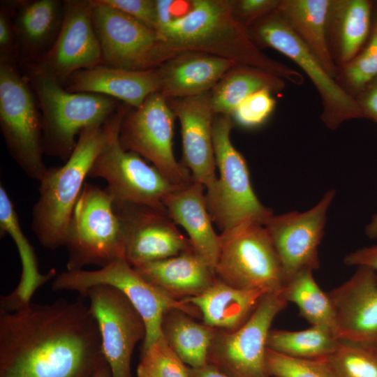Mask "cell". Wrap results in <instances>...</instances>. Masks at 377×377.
<instances>
[{
	"label": "cell",
	"mask_w": 377,
	"mask_h": 377,
	"mask_svg": "<svg viewBox=\"0 0 377 377\" xmlns=\"http://www.w3.org/2000/svg\"><path fill=\"white\" fill-rule=\"evenodd\" d=\"M286 87L285 80L264 70L237 64L210 91L213 113L231 117L235 108L250 95L267 89L279 93Z\"/></svg>",
	"instance_id": "cell-29"
},
{
	"label": "cell",
	"mask_w": 377,
	"mask_h": 377,
	"mask_svg": "<svg viewBox=\"0 0 377 377\" xmlns=\"http://www.w3.org/2000/svg\"><path fill=\"white\" fill-rule=\"evenodd\" d=\"M138 377H191L188 368L162 336L142 348Z\"/></svg>",
	"instance_id": "cell-36"
},
{
	"label": "cell",
	"mask_w": 377,
	"mask_h": 377,
	"mask_svg": "<svg viewBox=\"0 0 377 377\" xmlns=\"http://www.w3.org/2000/svg\"><path fill=\"white\" fill-rule=\"evenodd\" d=\"M282 290L265 294L238 329L216 330L208 361L233 377H269L266 366L267 339L275 317L287 306Z\"/></svg>",
	"instance_id": "cell-14"
},
{
	"label": "cell",
	"mask_w": 377,
	"mask_h": 377,
	"mask_svg": "<svg viewBox=\"0 0 377 377\" xmlns=\"http://www.w3.org/2000/svg\"><path fill=\"white\" fill-rule=\"evenodd\" d=\"M156 31L157 13L156 0H100Z\"/></svg>",
	"instance_id": "cell-39"
},
{
	"label": "cell",
	"mask_w": 377,
	"mask_h": 377,
	"mask_svg": "<svg viewBox=\"0 0 377 377\" xmlns=\"http://www.w3.org/2000/svg\"><path fill=\"white\" fill-rule=\"evenodd\" d=\"M0 62L19 63V51L8 1L0 6Z\"/></svg>",
	"instance_id": "cell-40"
},
{
	"label": "cell",
	"mask_w": 377,
	"mask_h": 377,
	"mask_svg": "<svg viewBox=\"0 0 377 377\" xmlns=\"http://www.w3.org/2000/svg\"><path fill=\"white\" fill-rule=\"evenodd\" d=\"M62 25L50 49L29 66L61 84L75 72L103 64L91 17V0H64Z\"/></svg>",
	"instance_id": "cell-17"
},
{
	"label": "cell",
	"mask_w": 377,
	"mask_h": 377,
	"mask_svg": "<svg viewBox=\"0 0 377 377\" xmlns=\"http://www.w3.org/2000/svg\"><path fill=\"white\" fill-rule=\"evenodd\" d=\"M338 341L329 330L311 325L300 331L270 330L267 348L293 357L324 360L332 353Z\"/></svg>",
	"instance_id": "cell-33"
},
{
	"label": "cell",
	"mask_w": 377,
	"mask_h": 377,
	"mask_svg": "<svg viewBox=\"0 0 377 377\" xmlns=\"http://www.w3.org/2000/svg\"><path fill=\"white\" fill-rule=\"evenodd\" d=\"M0 128L13 160L29 178L41 180L48 170L41 114L28 78L15 63L0 62Z\"/></svg>",
	"instance_id": "cell-7"
},
{
	"label": "cell",
	"mask_w": 377,
	"mask_h": 377,
	"mask_svg": "<svg viewBox=\"0 0 377 377\" xmlns=\"http://www.w3.org/2000/svg\"><path fill=\"white\" fill-rule=\"evenodd\" d=\"M373 347H374L376 348V350H377V346H373Z\"/></svg>",
	"instance_id": "cell-47"
},
{
	"label": "cell",
	"mask_w": 377,
	"mask_h": 377,
	"mask_svg": "<svg viewBox=\"0 0 377 377\" xmlns=\"http://www.w3.org/2000/svg\"><path fill=\"white\" fill-rule=\"evenodd\" d=\"M313 272L304 269L297 272L286 283L283 295L288 302L297 306L300 316L311 325L326 329L336 337V317L332 302L315 281Z\"/></svg>",
	"instance_id": "cell-32"
},
{
	"label": "cell",
	"mask_w": 377,
	"mask_h": 377,
	"mask_svg": "<svg viewBox=\"0 0 377 377\" xmlns=\"http://www.w3.org/2000/svg\"><path fill=\"white\" fill-rule=\"evenodd\" d=\"M266 366L269 375L275 377H338L327 359L293 357L268 348Z\"/></svg>",
	"instance_id": "cell-37"
},
{
	"label": "cell",
	"mask_w": 377,
	"mask_h": 377,
	"mask_svg": "<svg viewBox=\"0 0 377 377\" xmlns=\"http://www.w3.org/2000/svg\"><path fill=\"white\" fill-rule=\"evenodd\" d=\"M343 262L350 266H365L374 269L377 275V245L357 249L344 258Z\"/></svg>",
	"instance_id": "cell-43"
},
{
	"label": "cell",
	"mask_w": 377,
	"mask_h": 377,
	"mask_svg": "<svg viewBox=\"0 0 377 377\" xmlns=\"http://www.w3.org/2000/svg\"><path fill=\"white\" fill-rule=\"evenodd\" d=\"M67 270L103 267L124 258V237L113 201L105 188L85 183L69 221L64 246Z\"/></svg>",
	"instance_id": "cell-6"
},
{
	"label": "cell",
	"mask_w": 377,
	"mask_h": 377,
	"mask_svg": "<svg viewBox=\"0 0 377 377\" xmlns=\"http://www.w3.org/2000/svg\"><path fill=\"white\" fill-rule=\"evenodd\" d=\"M181 126L182 159L193 181L205 189L216 181V161L213 142L214 114L210 91L192 97L167 99Z\"/></svg>",
	"instance_id": "cell-20"
},
{
	"label": "cell",
	"mask_w": 377,
	"mask_h": 377,
	"mask_svg": "<svg viewBox=\"0 0 377 377\" xmlns=\"http://www.w3.org/2000/svg\"><path fill=\"white\" fill-rule=\"evenodd\" d=\"M98 325L103 355L112 377H132L131 362L137 343L145 341L144 319L129 299L118 288L108 285L94 286L84 299Z\"/></svg>",
	"instance_id": "cell-15"
},
{
	"label": "cell",
	"mask_w": 377,
	"mask_h": 377,
	"mask_svg": "<svg viewBox=\"0 0 377 377\" xmlns=\"http://www.w3.org/2000/svg\"><path fill=\"white\" fill-rule=\"evenodd\" d=\"M108 285L120 290L129 299L145 320L147 334L142 343L145 348L162 336L161 323L166 312L177 309L191 316L199 311L185 300H177L143 279L124 258H118L105 267L94 270L66 271L58 274L52 283L54 291H75L80 297L90 288Z\"/></svg>",
	"instance_id": "cell-9"
},
{
	"label": "cell",
	"mask_w": 377,
	"mask_h": 377,
	"mask_svg": "<svg viewBox=\"0 0 377 377\" xmlns=\"http://www.w3.org/2000/svg\"><path fill=\"white\" fill-rule=\"evenodd\" d=\"M345 282L330 291L339 340L377 346V275L360 266Z\"/></svg>",
	"instance_id": "cell-19"
},
{
	"label": "cell",
	"mask_w": 377,
	"mask_h": 377,
	"mask_svg": "<svg viewBox=\"0 0 377 377\" xmlns=\"http://www.w3.org/2000/svg\"><path fill=\"white\" fill-rule=\"evenodd\" d=\"M156 31L169 59L184 52H202L264 70L295 84L304 82L300 73L269 57L253 43L235 15L234 0L191 1L187 12Z\"/></svg>",
	"instance_id": "cell-2"
},
{
	"label": "cell",
	"mask_w": 377,
	"mask_h": 377,
	"mask_svg": "<svg viewBox=\"0 0 377 377\" xmlns=\"http://www.w3.org/2000/svg\"><path fill=\"white\" fill-rule=\"evenodd\" d=\"M133 267L146 281L177 300L201 295L216 279L213 268L193 249Z\"/></svg>",
	"instance_id": "cell-26"
},
{
	"label": "cell",
	"mask_w": 377,
	"mask_h": 377,
	"mask_svg": "<svg viewBox=\"0 0 377 377\" xmlns=\"http://www.w3.org/2000/svg\"><path fill=\"white\" fill-rule=\"evenodd\" d=\"M216 276L236 288L282 290L286 279L265 226L249 222L219 234Z\"/></svg>",
	"instance_id": "cell-10"
},
{
	"label": "cell",
	"mask_w": 377,
	"mask_h": 377,
	"mask_svg": "<svg viewBox=\"0 0 377 377\" xmlns=\"http://www.w3.org/2000/svg\"><path fill=\"white\" fill-rule=\"evenodd\" d=\"M376 3L369 0H330L326 36L338 68L351 61L366 44L371 31Z\"/></svg>",
	"instance_id": "cell-25"
},
{
	"label": "cell",
	"mask_w": 377,
	"mask_h": 377,
	"mask_svg": "<svg viewBox=\"0 0 377 377\" xmlns=\"http://www.w3.org/2000/svg\"><path fill=\"white\" fill-rule=\"evenodd\" d=\"M336 191H327L311 209L273 214L265 223L280 260L286 283L304 269L320 267L318 247L324 235L328 209Z\"/></svg>",
	"instance_id": "cell-16"
},
{
	"label": "cell",
	"mask_w": 377,
	"mask_h": 377,
	"mask_svg": "<svg viewBox=\"0 0 377 377\" xmlns=\"http://www.w3.org/2000/svg\"><path fill=\"white\" fill-rule=\"evenodd\" d=\"M327 360L338 377H377V350L373 346L339 340Z\"/></svg>",
	"instance_id": "cell-35"
},
{
	"label": "cell",
	"mask_w": 377,
	"mask_h": 377,
	"mask_svg": "<svg viewBox=\"0 0 377 377\" xmlns=\"http://www.w3.org/2000/svg\"><path fill=\"white\" fill-rule=\"evenodd\" d=\"M163 204L174 223L186 231L193 251L214 270L220 237L207 209L205 186L193 181L169 193Z\"/></svg>",
	"instance_id": "cell-24"
},
{
	"label": "cell",
	"mask_w": 377,
	"mask_h": 377,
	"mask_svg": "<svg viewBox=\"0 0 377 377\" xmlns=\"http://www.w3.org/2000/svg\"><path fill=\"white\" fill-rule=\"evenodd\" d=\"M93 377H112L110 368L108 364L101 367Z\"/></svg>",
	"instance_id": "cell-46"
},
{
	"label": "cell",
	"mask_w": 377,
	"mask_h": 377,
	"mask_svg": "<svg viewBox=\"0 0 377 377\" xmlns=\"http://www.w3.org/2000/svg\"><path fill=\"white\" fill-rule=\"evenodd\" d=\"M279 0H234L237 19L248 29L258 20L274 12Z\"/></svg>",
	"instance_id": "cell-41"
},
{
	"label": "cell",
	"mask_w": 377,
	"mask_h": 377,
	"mask_svg": "<svg viewBox=\"0 0 377 377\" xmlns=\"http://www.w3.org/2000/svg\"><path fill=\"white\" fill-rule=\"evenodd\" d=\"M364 118L377 124V77L368 83L355 97Z\"/></svg>",
	"instance_id": "cell-42"
},
{
	"label": "cell",
	"mask_w": 377,
	"mask_h": 377,
	"mask_svg": "<svg viewBox=\"0 0 377 377\" xmlns=\"http://www.w3.org/2000/svg\"><path fill=\"white\" fill-rule=\"evenodd\" d=\"M237 64L202 52H184L157 67L159 92L166 98H184L209 92Z\"/></svg>",
	"instance_id": "cell-23"
},
{
	"label": "cell",
	"mask_w": 377,
	"mask_h": 377,
	"mask_svg": "<svg viewBox=\"0 0 377 377\" xmlns=\"http://www.w3.org/2000/svg\"><path fill=\"white\" fill-rule=\"evenodd\" d=\"M129 107L123 103L119 107L109 137L95 158L89 177L105 181V188L113 203L146 205L166 211L165 198L182 186L172 184L142 156L121 146L119 126Z\"/></svg>",
	"instance_id": "cell-8"
},
{
	"label": "cell",
	"mask_w": 377,
	"mask_h": 377,
	"mask_svg": "<svg viewBox=\"0 0 377 377\" xmlns=\"http://www.w3.org/2000/svg\"><path fill=\"white\" fill-rule=\"evenodd\" d=\"M175 118L167 99L154 93L139 108L129 107L120 124L119 141L125 150L148 160L170 182L184 186L193 179L174 155Z\"/></svg>",
	"instance_id": "cell-12"
},
{
	"label": "cell",
	"mask_w": 377,
	"mask_h": 377,
	"mask_svg": "<svg viewBox=\"0 0 377 377\" xmlns=\"http://www.w3.org/2000/svg\"><path fill=\"white\" fill-rule=\"evenodd\" d=\"M103 64L131 71L154 69L169 60L158 34L130 15L91 0Z\"/></svg>",
	"instance_id": "cell-13"
},
{
	"label": "cell",
	"mask_w": 377,
	"mask_h": 377,
	"mask_svg": "<svg viewBox=\"0 0 377 377\" xmlns=\"http://www.w3.org/2000/svg\"><path fill=\"white\" fill-rule=\"evenodd\" d=\"M124 237L125 260L132 266L166 259L193 249L166 211L113 203Z\"/></svg>",
	"instance_id": "cell-18"
},
{
	"label": "cell",
	"mask_w": 377,
	"mask_h": 377,
	"mask_svg": "<svg viewBox=\"0 0 377 377\" xmlns=\"http://www.w3.org/2000/svg\"><path fill=\"white\" fill-rule=\"evenodd\" d=\"M233 125L230 115L214 116L213 142L219 177L205 189V200L220 234L249 222L264 226L274 214L256 196L246 160L231 142Z\"/></svg>",
	"instance_id": "cell-5"
},
{
	"label": "cell",
	"mask_w": 377,
	"mask_h": 377,
	"mask_svg": "<svg viewBox=\"0 0 377 377\" xmlns=\"http://www.w3.org/2000/svg\"><path fill=\"white\" fill-rule=\"evenodd\" d=\"M0 230L1 235L8 233L13 238L22 266L20 282L8 296L16 301L30 302L36 289L55 276L56 271L52 269L46 274H40L34 249L23 233L14 205L2 184H0Z\"/></svg>",
	"instance_id": "cell-31"
},
{
	"label": "cell",
	"mask_w": 377,
	"mask_h": 377,
	"mask_svg": "<svg viewBox=\"0 0 377 377\" xmlns=\"http://www.w3.org/2000/svg\"><path fill=\"white\" fill-rule=\"evenodd\" d=\"M108 364L98 323L80 297L0 300V377H93Z\"/></svg>",
	"instance_id": "cell-1"
},
{
	"label": "cell",
	"mask_w": 377,
	"mask_h": 377,
	"mask_svg": "<svg viewBox=\"0 0 377 377\" xmlns=\"http://www.w3.org/2000/svg\"><path fill=\"white\" fill-rule=\"evenodd\" d=\"M247 30L260 50L272 48L304 71L320 95L321 119L327 128L334 131L348 120L364 118L355 98L339 86L276 10L253 22Z\"/></svg>",
	"instance_id": "cell-11"
},
{
	"label": "cell",
	"mask_w": 377,
	"mask_h": 377,
	"mask_svg": "<svg viewBox=\"0 0 377 377\" xmlns=\"http://www.w3.org/2000/svg\"><path fill=\"white\" fill-rule=\"evenodd\" d=\"M19 51V64H31L52 46L64 19L60 0L8 1Z\"/></svg>",
	"instance_id": "cell-22"
},
{
	"label": "cell",
	"mask_w": 377,
	"mask_h": 377,
	"mask_svg": "<svg viewBox=\"0 0 377 377\" xmlns=\"http://www.w3.org/2000/svg\"><path fill=\"white\" fill-rule=\"evenodd\" d=\"M115 113L105 124L84 128L64 164L48 168L39 181L38 198L31 212V229L42 246H64L67 227L90 168L110 133Z\"/></svg>",
	"instance_id": "cell-3"
},
{
	"label": "cell",
	"mask_w": 377,
	"mask_h": 377,
	"mask_svg": "<svg viewBox=\"0 0 377 377\" xmlns=\"http://www.w3.org/2000/svg\"><path fill=\"white\" fill-rule=\"evenodd\" d=\"M377 77V3L370 36L362 49L348 63L337 68L339 86L353 98Z\"/></svg>",
	"instance_id": "cell-34"
},
{
	"label": "cell",
	"mask_w": 377,
	"mask_h": 377,
	"mask_svg": "<svg viewBox=\"0 0 377 377\" xmlns=\"http://www.w3.org/2000/svg\"><path fill=\"white\" fill-rule=\"evenodd\" d=\"M330 0H279L276 11L335 78L337 67L330 54L326 21Z\"/></svg>",
	"instance_id": "cell-28"
},
{
	"label": "cell",
	"mask_w": 377,
	"mask_h": 377,
	"mask_svg": "<svg viewBox=\"0 0 377 377\" xmlns=\"http://www.w3.org/2000/svg\"><path fill=\"white\" fill-rule=\"evenodd\" d=\"M217 329L193 320L182 311L165 313L161 323L162 334L168 343L192 368L208 363V355Z\"/></svg>",
	"instance_id": "cell-30"
},
{
	"label": "cell",
	"mask_w": 377,
	"mask_h": 377,
	"mask_svg": "<svg viewBox=\"0 0 377 377\" xmlns=\"http://www.w3.org/2000/svg\"><path fill=\"white\" fill-rule=\"evenodd\" d=\"M365 235L371 239L377 238V213L375 214L364 230Z\"/></svg>",
	"instance_id": "cell-45"
},
{
	"label": "cell",
	"mask_w": 377,
	"mask_h": 377,
	"mask_svg": "<svg viewBox=\"0 0 377 377\" xmlns=\"http://www.w3.org/2000/svg\"><path fill=\"white\" fill-rule=\"evenodd\" d=\"M267 89L258 91L245 98L231 115L233 121L246 128L263 124L273 112L276 101Z\"/></svg>",
	"instance_id": "cell-38"
},
{
	"label": "cell",
	"mask_w": 377,
	"mask_h": 377,
	"mask_svg": "<svg viewBox=\"0 0 377 377\" xmlns=\"http://www.w3.org/2000/svg\"><path fill=\"white\" fill-rule=\"evenodd\" d=\"M275 377V376H274Z\"/></svg>",
	"instance_id": "cell-48"
},
{
	"label": "cell",
	"mask_w": 377,
	"mask_h": 377,
	"mask_svg": "<svg viewBox=\"0 0 377 377\" xmlns=\"http://www.w3.org/2000/svg\"><path fill=\"white\" fill-rule=\"evenodd\" d=\"M22 66L40 111L45 155L66 161L80 133L87 127L106 123L121 104L105 95L71 92L50 75L29 66Z\"/></svg>",
	"instance_id": "cell-4"
},
{
	"label": "cell",
	"mask_w": 377,
	"mask_h": 377,
	"mask_svg": "<svg viewBox=\"0 0 377 377\" xmlns=\"http://www.w3.org/2000/svg\"><path fill=\"white\" fill-rule=\"evenodd\" d=\"M268 292L230 286L217 277L201 295L184 299L201 313L203 323L228 332L241 327L251 316L261 298Z\"/></svg>",
	"instance_id": "cell-27"
},
{
	"label": "cell",
	"mask_w": 377,
	"mask_h": 377,
	"mask_svg": "<svg viewBox=\"0 0 377 377\" xmlns=\"http://www.w3.org/2000/svg\"><path fill=\"white\" fill-rule=\"evenodd\" d=\"M188 370L191 377H229L212 363L197 368L191 367Z\"/></svg>",
	"instance_id": "cell-44"
},
{
	"label": "cell",
	"mask_w": 377,
	"mask_h": 377,
	"mask_svg": "<svg viewBox=\"0 0 377 377\" xmlns=\"http://www.w3.org/2000/svg\"><path fill=\"white\" fill-rule=\"evenodd\" d=\"M160 85L157 68L131 71L105 65L77 71L63 84L71 92L105 95L134 108L149 95L159 92Z\"/></svg>",
	"instance_id": "cell-21"
}]
</instances>
